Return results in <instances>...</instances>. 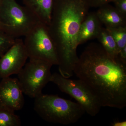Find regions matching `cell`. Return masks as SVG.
<instances>
[{
  "instance_id": "44dd1931",
  "label": "cell",
  "mask_w": 126,
  "mask_h": 126,
  "mask_svg": "<svg viewBox=\"0 0 126 126\" xmlns=\"http://www.w3.org/2000/svg\"><path fill=\"white\" fill-rule=\"evenodd\" d=\"M2 0H0V5L1 4V2H2Z\"/></svg>"
},
{
  "instance_id": "ba28073f",
  "label": "cell",
  "mask_w": 126,
  "mask_h": 126,
  "mask_svg": "<svg viewBox=\"0 0 126 126\" xmlns=\"http://www.w3.org/2000/svg\"><path fill=\"white\" fill-rule=\"evenodd\" d=\"M28 58L24 41L16 39L13 45L0 59V77L1 78L18 74Z\"/></svg>"
},
{
  "instance_id": "4fadbf2b",
  "label": "cell",
  "mask_w": 126,
  "mask_h": 126,
  "mask_svg": "<svg viewBox=\"0 0 126 126\" xmlns=\"http://www.w3.org/2000/svg\"><path fill=\"white\" fill-rule=\"evenodd\" d=\"M96 38L109 54L113 57L119 56V49L117 45L106 28L102 27Z\"/></svg>"
},
{
  "instance_id": "7402d4cb",
  "label": "cell",
  "mask_w": 126,
  "mask_h": 126,
  "mask_svg": "<svg viewBox=\"0 0 126 126\" xmlns=\"http://www.w3.org/2000/svg\"><path fill=\"white\" fill-rule=\"evenodd\" d=\"M1 78L0 77V81L1 79Z\"/></svg>"
},
{
  "instance_id": "9c48e42d",
  "label": "cell",
  "mask_w": 126,
  "mask_h": 126,
  "mask_svg": "<svg viewBox=\"0 0 126 126\" xmlns=\"http://www.w3.org/2000/svg\"><path fill=\"white\" fill-rule=\"evenodd\" d=\"M24 93L18 79L10 77L0 81V107L14 111L23 108L25 104Z\"/></svg>"
},
{
  "instance_id": "5bb4252c",
  "label": "cell",
  "mask_w": 126,
  "mask_h": 126,
  "mask_svg": "<svg viewBox=\"0 0 126 126\" xmlns=\"http://www.w3.org/2000/svg\"><path fill=\"white\" fill-rule=\"evenodd\" d=\"M20 118L15 111L0 107V126H20Z\"/></svg>"
},
{
  "instance_id": "8992f818",
  "label": "cell",
  "mask_w": 126,
  "mask_h": 126,
  "mask_svg": "<svg viewBox=\"0 0 126 126\" xmlns=\"http://www.w3.org/2000/svg\"><path fill=\"white\" fill-rule=\"evenodd\" d=\"M52 64L39 60H30L18 74V80L24 94L35 98L42 94L50 82Z\"/></svg>"
},
{
  "instance_id": "52a82bcc",
  "label": "cell",
  "mask_w": 126,
  "mask_h": 126,
  "mask_svg": "<svg viewBox=\"0 0 126 126\" xmlns=\"http://www.w3.org/2000/svg\"><path fill=\"white\" fill-rule=\"evenodd\" d=\"M50 82L56 84L60 90L77 100L85 112L94 117L99 112L101 107L87 87L79 79L64 78L58 73L51 75Z\"/></svg>"
},
{
  "instance_id": "7c38bea8",
  "label": "cell",
  "mask_w": 126,
  "mask_h": 126,
  "mask_svg": "<svg viewBox=\"0 0 126 126\" xmlns=\"http://www.w3.org/2000/svg\"><path fill=\"white\" fill-rule=\"evenodd\" d=\"M24 6L38 17L41 23L49 25L54 0H23Z\"/></svg>"
},
{
  "instance_id": "30bf717a",
  "label": "cell",
  "mask_w": 126,
  "mask_h": 126,
  "mask_svg": "<svg viewBox=\"0 0 126 126\" xmlns=\"http://www.w3.org/2000/svg\"><path fill=\"white\" fill-rule=\"evenodd\" d=\"M102 25L96 12H89L80 26L78 36V45L96 38L102 28Z\"/></svg>"
},
{
  "instance_id": "5b68a950",
  "label": "cell",
  "mask_w": 126,
  "mask_h": 126,
  "mask_svg": "<svg viewBox=\"0 0 126 126\" xmlns=\"http://www.w3.org/2000/svg\"><path fill=\"white\" fill-rule=\"evenodd\" d=\"M24 43L30 60L58 65L56 48L47 25L39 23L25 36Z\"/></svg>"
},
{
  "instance_id": "8fae6325",
  "label": "cell",
  "mask_w": 126,
  "mask_h": 126,
  "mask_svg": "<svg viewBox=\"0 0 126 126\" xmlns=\"http://www.w3.org/2000/svg\"><path fill=\"white\" fill-rule=\"evenodd\" d=\"M96 13L99 20L106 28L126 26V16L109 4L99 7Z\"/></svg>"
},
{
  "instance_id": "ac0fdd59",
  "label": "cell",
  "mask_w": 126,
  "mask_h": 126,
  "mask_svg": "<svg viewBox=\"0 0 126 126\" xmlns=\"http://www.w3.org/2000/svg\"><path fill=\"white\" fill-rule=\"evenodd\" d=\"M90 7H99L114 0H88Z\"/></svg>"
},
{
  "instance_id": "3957f363",
  "label": "cell",
  "mask_w": 126,
  "mask_h": 126,
  "mask_svg": "<svg viewBox=\"0 0 126 126\" xmlns=\"http://www.w3.org/2000/svg\"><path fill=\"white\" fill-rule=\"evenodd\" d=\"M34 99V110L42 119L48 122L66 125L74 124L86 112L78 103L57 95L42 93Z\"/></svg>"
},
{
  "instance_id": "7a4b0ae2",
  "label": "cell",
  "mask_w": 126,
  "mask_h": 126,
  "mask_svg": "<svg viewBox=\"0 0 126 126\" xmlns=\"http://www.w3.org/2000/svg\"><path fill=\"white\" fill-rule=\"evenodd\" d=\"M90 7L88 0H54L48 27L56 48L59 72L64 78L73 75L79 58V31Z\"/></svg>"
},
{
  "instance_id": "2e32d148",
  "label": "cell",
  "mask_w": 126,
  "mask_h": 126,
  "mask_svg": "<svg viewBox=\"0 0 126 126\" xmlns=\"http://www.w3.org/2000/svg\"><path fill=\"white\" fill-rule=\"evenodd\" d=\"M15 40L0 29V58L14 45Z\"/></svg>"
},
{
  "instance_id": "ffe728a7",
  "label": "cell",
  "mask_w": 126,
  "mask_h": 126,
  "mask_svg": "<svg viewBox=\"0 0 126 126\" xmlns=\"http://www.w3.org/2000/svg\"><path fill=\"white\" fill-rule=\"evenodd\" d=\"M111 126H126V121H115L112 123Z\"/></svg>"
},
{
  "instance_id": "d6986e66",
  "label": "cell",
  "mask_w": 126,
  "mask_h": 126,
  "mask_svg": "<svg viewBox=\"0 0 126 126\" xmlns=\"http://www.w3.org/2000/svg\"><path fill=\"white\" fill-rule=\"evenodd\" d=\"M119 57L121 60L126 64V46L119 50Z\"/></svg>"
},
{
  "instance_id": "9a60e30c",
  "label": "cell",
  "mask_w": 126,
  "mask_h": 126,
  "mask_svg": "<svg viewBox=\"0 0 126 126\" xmlns=\"http://www.w3.org/2000/svg\"><path fill=\"white\" fill-rule=\"evenodd\" d=\"M106 28L116 43L119 51L126 46V26Z\"/></svg>"
},
{
  "instance_id": "277c9868",
  "label": "cell",
  "mask_w": 126,
  "mask_h": 126,
  "mask_svg": "<svg viewBox=\"0 0 126 126\" xmlns=\"http://www.w3.org/2000/svg\"><path fill=\"white\" fill-rule=\"evenodd\" d=\"M41 21L16 0H3L0 5V29L14 38L25 36Z\"/></svg>"
},
{
  "instance_id": "e0dca14e",
  "label": "cell",
  "mask_w": 126,
  "mask_h": 126,
  "mask_svg": "<svg viewBox=\"0 0 126 126\" xmlns=\"http://www.w3.org/2000/svg\"><path fill=\"white\" fill-rule=\"evenodd\" d=\"M115 9L124 16H126V0H114Z\"/></svg>"
},
{
  "instance_id": "6da1fadb",
  "label": "cell",
  "mask_w": 126,
  "mask_h": 126,
  "mask_svg": "<svg viewBox=\"0 0 126 126\" xmlns=\"http://www.w3.org/2000/svg\"><path fill=\"white\" fill-rule=\"evenodd\" d=\"M101 107L122 109L126 106V64L109 54L99 43H90L73 70Z\"/></svg>"
}]
</instances>
